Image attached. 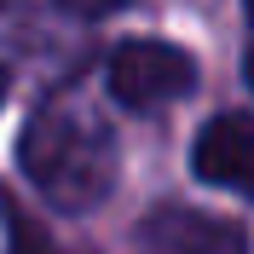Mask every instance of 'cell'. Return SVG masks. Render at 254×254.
I'll list each match as a JSON object with an SVG mask.
<instances>
[{"label":"cell","mask_w":254,"mask_h":254,"mask_svg":"<svg viewBox=\"0 0 254 254\" xmlns=\"http://www.w3.org/2000/svg\"><path fill=\"white\" fill-rule=\"evenodd\" d=\"M243 6H249V23H254V0H243Z\"/></svg>","instance_id":"cell-9"},{"label":"cell","mask_w":254,"mask_h":254,"mask_svg":"<svg viewBox=\"0 0 254 254\" xmlns=\"http://www.w3.org/2000/svg\"><path fill=\"white\" fill-rule=\"evenodd\" d=\"M190 168H196V179H208V185H225V190H243V196H254V122L249 116H214V122L196 133V144H190Z\"/></svg>","instance_id":"cell-3"},{"label":"cell","mask_w":254,"mask_h":254,"mask_svg":"<svg viewBox=\"0 0 254 254\" xmlns=\"http://www.w3.org/2000/svg\"><path fill=\"white\" fill-rule=\"evenodd\" d=\"M110 93L127 110H156L196 87V58L174 41H122L110 58Z\"/></svg>","instance_id":"cell-2"},{"label":"cell","mask_w":254,"mask_h":254,"mask_svg":"<svg viewBox=\"0 0 254 254\" xmlns=\"http://www.w3.org/2000/svg\"><path fill=\"white\" fill-rule=\"evenodd\" d=\"M0 98H6V69H0Z\"/></svg>","instance_id":"cell-8"},{"label":"cell","mask_w":254,"mask_h":254,"mask_svg":"<svg viewBox=\"0 0 254 254\" xmlns=\"http://www.w3.org/2000/svg\"><path fill=\"white\" fill-rule=\"evenodd\" d=\"M23 174L41 185L47 202H58L64 214L104 202V190L116 185V144L93 116L69 110V104H47L23 127Z\"/></svg>","instance_id":"cell-1"},{"label":"cell","mask_w":254,"mask_h":254,"mask_svg":"<svg viewBox=\"0 0 254 254\" xmlns=\"http://www.w3.org/2000/svg\"><path fill=\"white\" fill-rule=\"evenodd\" d=\"M150 243H162L168 254H249L237 225L208 220V214H185V208H168L150 220Z\"/></svg>","instance_id":"cell-4"},{"label":"cell","mask_w":254,"mask_h":254,"mask_svg":"<svg viewBox=\"0 0 254 254\" xmlns=\"http://www.w3.org/2000/svg\"><path fill=\"white\" fill-rule=\"evenodd\" d=\"M0 220H6V249H12V254H64L23 208H12V196H0Z\"/></svg>","instance_id":"cell-5"},{"label":"cell","mask_w":254,"mask_h":254,"mask_svg":"<svg viewBox=\"0 0 254 254\" xmlns=\"http://www.w3.org/2000/svg\"><path fill=\"white\" fill-rule=\"evenodd\" d=\"M249 87H254V52H249Z\"/></svg>","instance_id":"cell-7"},{"label":"cell","mask_w":254,"mask_h":254,"mask_svg":"<svg viewBox=\"0 0 254 254\" xmlns=\"http://www.w3.org/2000/svg\"><path fill=\"white\" fill-rule=\"evenodd\" d=\"M64 6H75L81 17H104V12H116L122 0H64Z\"/></svg>","instance_id":"cell-6"}]
</instances>
